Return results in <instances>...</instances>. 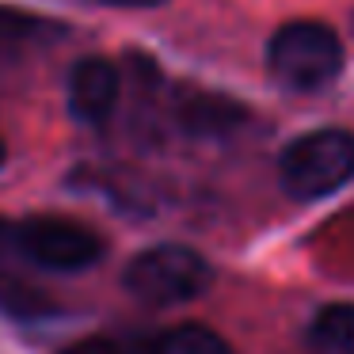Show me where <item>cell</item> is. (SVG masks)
I'll use <instances>...</instances> for the list:
<instances>
[{
  "label": "cell",
  "mask_w": 354,
  "mask_h": 354,
  "mask_svg": "<svg viewBox=\"0 0 354 354\" xmlns=\"http://www.w3.org/2000/svg\"><path fill=\"white\" fill-rule=\"evenodd\" d=\"M278 179L297 202L335 194L354 179V133L328 126L293 138L278 156Z\"/></svg>",
  "instance_id": "6da1fadb"
},
{
  "label": "cell",
  "mask_w": 354,
  "mask_h": 354,
  "mask_svg": "<svg viewBox=\"0 0 354 354\" xmlns=\"http://www.w3.org/2000/svg\"><path fill=\"white\" fill-rule=\"evenodd\" d=\"M267 69L282 88L316 92L343 69V42L320 19H293L278 27L267 46Z\"/></svg>",
  "instance_id": "7a4b0ae2"
},
{
  "label": "cell",
  "mask_w": 354,
  "mask_h": 354,
  "mask_svg": "<svg viewBox=\"0 0 354 354\" xmlns=\"http://www.w3.org/2000/svg\"><path fill=\"white\" fill-rule=\"evenodd\" d=\"M214 270L194 248L156 244L133 255L122 270V286L145 305H183L209 290Z\"/></svg>",
  "instance_id": "3957f363"
},
{
  "label": "cell",
  "mask_w": 354,
  "mask_h": 354,
  "mask_svg": "<svg viewBox=\"0 0 354 354\" xmlns=\"http://www.w3.org/2000/svg\"><path fill=\"white\" fill-rule=\"evenodd\" d=\"M16 248L24 255V263H31L39 270H57V274L88 270L103 255L100 232L73 221V217H54V214L19 221L16 225Z\"/></svg>",
  "instance_id": "277c9868"
},
{
  "label": "cell",
  "mask_w": 354,
  "mask_h": 354,
  "mask_svg": "<svg viewBox=\"0 0 354 354\" xmlns=\"http://www.w3.org/2000/svg\"><path fill=\"white\" fill-rule=\"evenodd\" d=\"M118 92H122V77L107 57H80L69 69V111L80 122H107L118 103Z\"/></svg>",
  "instance_id": "5b68a950"
},
{
  "label": "cell",
  "mask_w": 354,
  "mask_h": 354,
  "mask_svg": "<svg viewBox=\"0 0 354 354\" xmlns=\"http://www.w3.org/2000/svg\"><path fill=\"white\" fill-rule=\"evenodd\" d=\"M16 259H24L16 248V225L0 221V313L16 316V320H39L50 316L54 305L35 282H27L16 270Z\"/></svg>",
  "instance_id": "8992f818"
},
{
  "label": "cell",
  "mask_w": 354,
  "mask_h": 354,
  "mask_svg": "<svg viewBox=\"0 0 354 354\" xmlns=\"http://www.w3.org/2000/svg\"><path fill=\"white\" fill-rule=\"evenodd\" d=\"M176 115L183 122V130L198 133V138H221L232 126L244 122V107L225 100V95H214V92H183Z\"/></svg>",
  "instance_id": "52a82bcc"
},
{
  "label": "cell",
  "mask_w": 354,
  "mask_h": 354,
  "mask_svg": "<svg viewBox=\"0 0 354 354\" xmlns=\"http://www.w3.org/2000/svg\"><path fill=\"white\" fill-rule=\"evenodd\" d=\"M308 339L324 354H354V301H331L308 324Z\"/></svg>",
  "instance_id": "ba28073f"
},
{
  "label": "cell",
  "mask_w": 354,
  "mask_h": 354,
  "mask_svg": "<svg viewBox=\"0 0 354 354\" xmlns=\"http://www.w3.org/2000/svg\"><path fill=\"white\" fill-rule=\"evenodd\" d=\"M50 31H57V27L46 24V19H39L35 12L0 4V57L19 54V50H27V46H39V42H46Z\"/></svg>",
  "instance_id": "9c48e42d"
},
{
  "label": "cell",
  "mask_w": 354,
  "mask_h": 354,
  "mask_svg": "<svg viewBox=\"0 0 354 354\" xmlns=\"http://www.w3.org/2000/svg\"><path fill=\"white\" fill-rule=\"evenodd\" d=\"M149 354H232V346L206 324H179L164 331Z\"/></svg>",
  "instance_id": "30bf717a"
},
{
  "label": "cell",
  "mask_w": 354,
  "mask_h": 354,
  "mask_svg": "<svg viewBox=\"0 0 354 354\" xmlns=\"http://www.w3.org/2000/svg\"><path fill=\"white\" fill-rule=\"evenodd\" d=\"M62 354H138L133 343L126 339H103V335H92V339H80V343L65 346Z\"/></svg>",
  "instance_id": "8fae6325"
},
{
  "label": "cell",
  "mask_w": 354,
  "mask_h": 354,
  "mask_svg": "<svg viewBox=\"0 0 354 354\" xmlns=\"http://www.w3.org/2000/svg\"><path fill=\"white\" fill-rule=\"evenodd\" d=\"M103 4H115V8H156L164 0H103Z\"/></svg>",
  "instance_id": "7c38bea8"
},
{
  "label": "cell",
  "mask_w": 354,
  "mask_h": 354,
  "mask_svg": "<svg viewBox=\"0 0 354 354\" xmlns=\"http://www.w3.org/2000/svg\"><path fill=\"white\" fill-rule=\"evenodd\" d=\"M0 164H4V141H0Z\"/></svg>",
  "instance_id": "4fadbf2b"
}]
</instances>
